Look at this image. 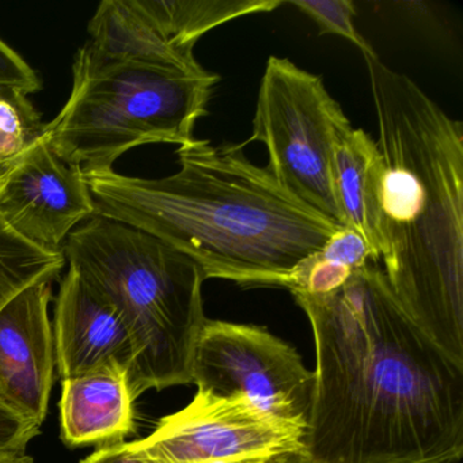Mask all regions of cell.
Masks as SVG:
<instances>
[{
    "instance_id": "ba28073f",
    "label": "cell",
    "mask_w": 463,
    "mask_h": 463,
    "mask_svg": "<svg viewBox=\"0 0 463 463\" xmlns=\"http://www.w3.org/2000/svg\"><path fill=\"white\" fill-rule=\"evenodd\" d=\"M306 430L281 421L245 398L197 392L177 413L164 417L137 446L148 463H208L300 455Z\"/></svg>"
},
{
    "instance_id": "e0dca14e",
    "label": "cell",
    "mask_w": 463,
    "mask_h": 463,
    "mask_svg": "<svg viewBox=\"0 0 463 463\" xmlns=\"http://www.w3.org/2000/svg\"><path fill=\"white\" fill-rule=\"evenodd\" d=\"M354 272L324 259L319 251L303 260L289 276L291 294L326 295L337 291Z\"/></svg>"
},
{
    "instance_id": "5bb4252c",
    "label": "cell",
    "mask_w": 463,
    "mask_h": 463,
    "mask_svg": "<svg viewBox=\"0 0 463 463\" xmlns=\"http://www.w3.org/2000/svg\"><path fill=\"white\" fill-rule=\"evenodd\" d=\"M66 265L61 253L29 245L0 222V308L37 281H55Z\"/></svg>"
},
{
    "instance_id": "ac0fdd59",
    "label": "cell",
    "mask_w": 463,
    "mask_h": 463,
    "mask_svg": "<svg viewBox=\"0 0 463 463\" xmlns=\"http://www.w3.org/2000/svg\"><path fill=\"white\" fill-rule=\"evenodd\" d=\"M324 259L356 272L370 261H376L364 238L348 227H341L319 250ZM378 262V261H376Z\"/></svg>"
},
{
    "instance_id": "d6986e66",
    "label": "cell",
    "mask_w": 463,
    "mask_h": 463,
    "mask_svg": "<svg viewBox=\"0 0 463 463\" xmlns=\"http://www.w3.org/2000/svg\"><path fill=\"white\" fill-rule=\"evenodd\" d=\"M39 433L40 425L21 416L0 397V454L25 452Z\"/></svg>"
},
{
    "instance_id": "5b68a950",
    "label": "cell",
    "mask_w": 463,
    "mask_h": 463,
    "mask_svg": "<svg viewBox=\"0 0 463 463\" xmlns=\"http://www.w3.org/2000/svg\"><path fill=\"white\" fill-rule=\"evenodd\" d=\"M213 72H185L115 58L86 42L75 53L72 89L43 137L83 173L113 169L132 148L186 145L218 85Z\"/></svg>"
},
{
    "instance_id": "52a82bcc",
    "label": "cell",
    "mask_w": 463,
    "mask_h": 463,
    "mask_svg": "<svg viewBox=\"0 0 463 463\" xmlns=\"http://www.w3.org/2000/svg\"><path fill=\"white\" fill-rule=\"evenodd\" d=\"M197 392L241 397L265 413L307 430L316 375L294 346L257 325L207 319L194 349Z\"/></svg>"
},
{
    "instance_id": "44dd1931",
    "label": "cell",
    "mask_w": 463,
    "mask_h": 463,
    "mask_svg": "<svg viewBox=\"0 0 463 463\" xmlns=\"http://www.w3.org/2000/svg\"><path fill=\"white\" fill-rule=\"evenodd\" d=\"M80 463H148L137 441H118L96 449Z\"/></svg>"
},
{
    "instance_id": "ffe728a7",
    "label": "cell",
    "mask_w": 463,
    "mask_h": 463,
    "mask_svg": "<svg viewBox=\"0 0 463 463\" xmlns=\"http://www.w3.org/2000/svg\"><path fill=\"white\" fill-rule=\"evenodd\" d=\"M0 88L17 89L26 96L42 89L39 74L0 39Z\"/></svg>"
},
{
    "instance_id": "6da1fadb",
    "label": "cell",
    "mask_w": 463,
    "mask_h": 463,
    "mask_svg": "<svg viewBox=\"0 0 463 463\" xmlns=\"http://www.w3.org/2000/svg\"><path fill=\"white\" fill-rule=\"evenodd\" d=\"M316 345L299 463H455L463 454V365L406 316L379 262L337 291L292 294Z\"/></svg>"
},
{
    "instance_id": "7402d4cb",
    "label": "cell",
    "mask_w": 463,
    "mask_h": 463,
    "mask_svg": "<svg viewBox=\"0 0 463 463\" xmlns=\"http://www.w3.org/2000/svg\"><path fill=\"white\" fill-rule=\"evenodd\" d=\"M208 463H299V455L289 454L273 458H243V459L215 460Z\"/></svg>"
},
{
    "instance_id": "3957f363",
    "label": "cell",
    "mask_w": 463,
    "mask_h": 463,
    "mask_svg": "<svg viewBox=\"0 0 463 463\" xmlns=\"http://www.w3.org/2000/svg\"><path fill=\"white\" fill-rule=\"evenodd\" d=\"M383 158L379 261L401 308L463 365V126L364 58Z\"/></svg>"
},
{
    "instance_id": "4fadbf2b",
    "label": "cell",
    "mask_w": 463,
    "mask_h": 463,
    "mask_svg": "<svg viewBox=\"0 0 463 463\" xmlns=\"http://www.w3.org/2000/svg\"><path fill=\"white\" fill-rule=\"evenodd\" d=\"M384 165L376 140L363 129H351L335 143L333 185L341 226L359 232L379 262V222Z\"/></svg>"
},
{
    "instance_id": "2e32d148",
    "label": "cell",
    "mask_w": 463,
    "mask_h": 463,
    "mask_svg": "<svg viewBox=\"0 0 463 463\" xmlns=\"http://www.w3.org/2000/svg\"><path fill=\"white\" fill-rule=\"evenodd\" d=\"M289 4L313 20L322 34L345 39L359 48L364 58L378 56L354 26L356 7L351 0H292Z\"/></svg>"
},
{
    "instance_id": "8fae6325",
    "label": "cell",
    "mask_w": 463,
    "mask_h": 463,
    "mask_svg": "<svg viewBox=\"0 0 463 463\" xmlns=\"http://www.w3.org/2000/svg\"><path fill=\"white\" fill-rule=\"evenodd\" d=\"M52 326L61 381L107 367L124 368L129 376L139 359L123 314L71 268L61 281Z\"/></svg>"
},
{
    "instance_id": "9a60e30c",
    "label": "cell",
    "mask_w": 463,
    "mask_h": 463,
    "mask_svg": "<svg viewBox=\"0 0 463 463\" xmlns=\"http://www.w3.org/2000/svg\"><path fill=\"white\" fill-rule=\"evenodd\" d=\"M44 126L25 93L17 89L0 91V162L21 156L42 137Z\"/></svg>"
},
{
    "instance_id": "8992f818",
    "label": "cell",
    "mask_w": 463,
    "mask_h": 463,
    "mask_svg": "<svg viewBox=\"0 0 463 463\" xmlns=\"http://www.w3.org/2000/svg\"><path fill=\"white\" fill-rule=\"evenodd\" d=\"M351 128L318 75L270 56L260 83L253 132L242 145L262 143L269 156L267 169L279 185L341 226L333 156L335 143Z\"/></svg>"
},
{
    "instance_id": "cb8c5ba5",
    "label": "cell",
    "mask_w": 463,
    "mask_h": 463,
    "mask_svg": "<svg viewBox=\"0 0 463 463\" xmlns=\"http://www.w3.org/2000/svg\"><path fill=\"white\" fill-rule=\"evenodd\" d=\"M18 156H15V158L13 159H9V161L0 162V185H2V183H4L5 178H6V175H9V172L10 170H12V167L14 166L15 162H17Z\"/></svg>"
},
{
    "instance_id": "7a4b0ae2",
    "label": "cell",
    "mask_w": 463,
    "mask_h": 463,
    "mask_svg": "<svg viewBox=\"0 0 463 463\" xmlns=\"http://www.w3.org/2000/svg\"><path fill=\"white\" fill-rule=\"evenodd\" d=\"M243 147L194 139L177 148L180 169L167 177L115 169L83 177L96 215L154 235L194 260L205 280L287 288L295 268L343 226L284 191Z\"/></svg>"
},
{
    "instance_id": "9c48e42d",
    "label": "cell",
    "mask_w": 463,
    "mask_h": 463,
    "mask_svg": "<svg viewBox=\"0 0 463 463\" xmlns=\"http://www.w3.org/2000/svg\"><path fill=\"white\" fill-rule=\"evenodd\" d=\"M94 215L96 204L82 169L61 161L43 134L18 156L0 185V222L48 253H61L70 234Z\"/></svg>"
},
{
    "instance_id": "277c9868",
    "label": "cell",
    "mask_w": 463,
    "mask_h": 463,
    "mask_svg": "<svg viewBox=\"0 0 463 463\" xmlns=\"http://www.w3.org/2000/svg\"><path fill=\"white\" fill-rule=\"evenodd\" d=\"M61 253L112 300L139 344L128 376L134 400L147 390L192 383L194 349L208 319L199 265L154 235L101 215L78 226Z\"/></svg>"
},
{
    "instance_id": "7c38bea8",
    "label": "cell",
    "mask_w": 463,
    "mask_h": 463,
    "mask_svg": "<svg viewBox=\"0 0 463 463\" xmlns=\"http://www.w3.org/2000/svg\"><path fill=\"white\" fill-rule=\"evenodd\" d=\"M128 373L107 367L61 381V438L69 446L118 443L134 432Z\"/></svg>"
},
{
    "instance_id": "d4e9b609",
    "label": "cell",
    "mask_w": 463,
    "mask_h": 463,
    "mask_svg": "<svg viewBox=\"0 0 463 463\" xmlns=\"http://www.w3.org/2000/svg\"><path fill=\"white\" fill-rule=\"evenodd\" d=\"M4 89H9V88H0V91L4 90Z\"/></svg>"
},
{
    "instance_id": "603a6c76",
    "label": "cell",
    "mask_w": 463,
    "mask_h": 463,
    "mask_svg": "<svg viewBox=\"0 0 463 463\" xmlns=\"http://www.w3.org/2000/svg\"><path fill=\"white\" fill-rule=\"evenodd\" d=\"M0 463H34V460L26 452H17V454H0Z\"/></svg>"
},
{
    "instance_id": "30bf717a",
    "label": "cell",
    "mask_w": 463,
    "mask_h": 463,
    "mask_svg": "<svg viewBox=\"0 0 463 463\" xmlns=\"http://www.w3.org/2000/svg\"><path fill=\"white\" fill-rule=\"evenodd\" d=\"M52 283L31 284L0 308V397L40 427L55 379Z\"/></svg>"
}]
</instances>
